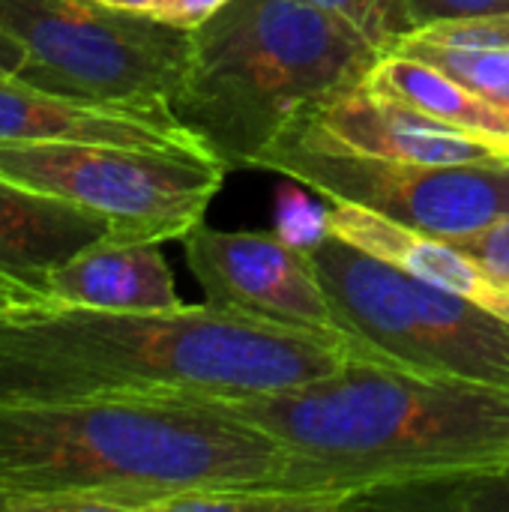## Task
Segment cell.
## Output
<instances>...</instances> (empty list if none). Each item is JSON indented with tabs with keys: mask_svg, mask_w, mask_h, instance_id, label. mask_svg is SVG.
<instances>
[{
	"mask_svg": "<svg viewBox=\"0 0 509 512\" xmlns=\"http://www.w3.org/2000/svg\"><path fill=\"white\" fill-rule=\"evenodd\" d=\"M357 354L378 357L348 333L279 327L207 300L102 312L21 297L0 312V399H249L327 378Z\"/></svg>",
	"mask_w": 509,
	"mask_h": 512,
	"instance_id": "cell-1",
	"label": "cell"
},
{
	"mask_svg": "<svg viewBox=\"0 0 509 512\" xmlns=\"http://www.w3.org/2000/svg\"><path fill=\"white\" fill-rule=\"evenodd\" d=\"M210 402L273 435L291 453L288 486L330 510L509 471V390L426 378L372 354L282 393Z\"/></svg>",
	"mask_w": 509,
	"mask_h": 512,
	"instance_id": "cell-2",
	"label": "cell"
},
{
	"mask_svg": "<svg viewBox=\"0 0 509 512\" xmlns=\"http://www.w3.org/2000/svg\"><path fill=\"white\" fill-rule=\"evenodd\" d=\"M288 468L273 435L210 399H0V489L15 512H165L195 489L288 486Z\"/></svg>",
	"mask_w": 509,
	"mask_h": 512,
	"instance_id": "cell-3",
	"label": "cell"
},
{
	"mask_svg": "<svg viewBox=\"0 0 509 512\" xmlns=\"http://www.w3.org/2000/svg\"><path fill=\"white\" fill-rule=\"evenodd\" d=\"M378 51L309 0H228L192 30L174 117L225 168H258L285 126L363 81Z\"/></svg>",
	"mask_w": 509,
	"mask_h": 512,
	"instance_id": "cell-4",
	"label": "cell"
},
{
	"mask_svg": "<svg viewBox=\"0 0 509 512\" xmlns=\"http://www.w3.org/2000/svg\"><path fill=\"white\" fill-rule=\"evenodd\" d=\"M339 327L384 363L426 378L509 390V321L441 291L330 231L303 246Z\"/></svg>",
	"mask_w": 509,
	"mask_h": 512,
	"instance_id": "cell-5",
	"label": "cell"
},
{
	"mask_svg": "<svg viewBox=\"0 0 509 512\" xmlns=\"http://www.w3.org/2000/svg\"><path fill=\"white\" fill-rule=\"evenodd\" d=\"M0 27L24 51L18 78L141 111H171L192 42V30L99 0H0Z\"/></svg>",
	"mask_w": 509,
	"mask_h": 512,
	"instance_id": "cell-6",
	"label": "cell"
},
{
	"mask_svg": "<svg viewBox=\"0 0 509 512\" xmlns=\"http://www.w3.org/2000/svg\"><path fill=\"white\" fill-rule=\"evenodd\" d=\"M0 174L99 213L114 240H183L225 183L219 162L75 141H0Z\"/></svg>",
	"mask_w": 509,
	"mask_h": 512,
	"instance_id": "cell-7",
	"label": "cell"
},
{
	"mask_svg": "<svg viewBox=\"0 0 509 512\" xmlns=\"http://www.w3.org/2000/svg\"><path fill=\"white\" fill-rule=\"evenodd\" d=\"M258 168L276 171L330 204H351L441 237L474 234L509 216V159L393 162L276 138Z\"/></svg>",
	"mask_w": 509,
	"mask_h": 512,
	"instance_id": "cell-8",
	"label": "cell"
},
{
	"mask_svg": "<svg viewBox=\"0 0 509 512\" xmlns=\"http://www.w3.org/2000/svg\"><path fill=\"white\" fill-rule=\"evenodd\" d=\"M183 252L210 306L279 327L345 333L309 252L288 237L198 222L183 237Z\"/></svg>",
	"mask_w": 509,
	"mask_h": 512,
	"instance_id": "cell-9",
	"label": "cell"
},
{
	"mask_svg": "<svg viewBox=\"0 0 509 512\" xmlns=\"http://www.w3.org/2000/svg\"><path fill=\"white\" fill-rule=\"evenodd\" d=\"M279 138L393 162L462 165L507 159L486 141H477L378 93L366 78L312 102L285 126Z\"/></svg>",
	"mask_w": 509,
	"mask_h": 512,
	"instance_id": "cell-10",
	"label": "cell"
},
{
	"mask_svg": "<svg viewBox=\"0 0 509 512\" xmlns=\"http://www.w3.org/2000/svg\"><path fill=\"white\" fill-rule=\"evenodd\" d=\"M0 141H75L168 150L216 162L171 111H141L63 96L18 75H0Z\"/></svg>",
	"mask_w": 509,
	"mask_h": 512,
	"instance_id": "cell-11",
	"label": "cell"
},
{
	"mask_svg": "<svg viewBox=\"0 0 509 512\" xmlns=\"http://www.w3.org/2000/svg\"><path fill=\"white\" fill-rule=\"evenodd\" d=\"M111 237L108 219L0 174V279L45 297L57 267Z\"/></svg>",
	"mask_w": 509,
	"mask_h": 512,
	"instance_id": "cell-12",
	"label": "cell"
},
{
	"mask_svg": "<svg viewBox=\"0 0 509 512\" xmlns=\"http://www.w3.org/2000/svg\"><path fill=\"white\" fill-rule=\"evenodd\" d=\"M327 231L381 261L402 267L405 273L459 294L465 300L480 303L483 309L509 321V282L495 276L486 264L474 255L459 249L453 240L441 234H426L378 213L351 207V204H330L324 210Z\"/></svg>",
	"mask_w": 509,
	"mask_h": 512,
	"instance_id": "cell-13",
	"label": "cell"
},
{
	"mask_svg": "<svg viewBox=\"0 0 509 512\" xmlns=\"http://www.w3.org/2000/svg\"><path fill=\"white\" fill-rule=\"evenodd\" d=\"M159 246L105 237L57 267L45 297L102 312L174 309L183 300Z\"/></svg>",
	"mask_w": 509,
	"mask_h": 512,
	"instance_id": "cell-14",
	"label": "cell"
},
{
	"mask_svg": "<svg viewBox=\"0 0 509 512\" xmlns=\"http://www.w3.org/2000/svg\"><path fill=\"white\" fill-rule=\"evenodd\" d=\"M366 81L378 93H384L432 120H441L477 141H486L489 147H495L501 156L509 159L507 111L498 108L495 102H489L486 96L474 93L471 87H465L444 69H438L420 57L390 51V54L378 57V63L372 66Z\"/></svg>",
	"mask_w": 509,
	"mask_h": 512,
	"instance_id": "cell-15",
	"label": "cell"
},
{
	"mask_svg": "<svg viewBox=\"0 0 509 512\" xmlns=\"http://www.w3.org/2000/svg\"><path fill=\"white\" fill-rule=\"evenodd\" d=\"M393 51L420 57L509 114V48H441L405 36Z\"/></svg>",
	"mask_w": 509,
	"mask_h": 512,
	"instance_id": "cell-16",
	"label": "cell"
},
{
	"mask_svg": "<svg viewBox=\"0 0 509 512\" xmlns=\"http://www.w3.org/2000/svg\"><path fill=\"white\" fill-rule=\"evenodd\" d=\"M336 18L342 27L369 42L378 54H390L408 33H414V15L408 0H309Z\"/></svg>",
	"mask_w": 509,
	"mask_h": 512,
	"instance_id": "cell-17",
	"label": "cell"
},
{
	"mask_svg": "<svg viewBox=\"0 0 509 512\" xmlns=\"http://www.w3.org/2000/svg\"><path fill=\"white\" fill-rule=\"evenodd\" d=\"M408 36L429 42V45H441V48H509V12L435 21V24L417 27Z\"/></svg>",
	"mask_w": 509,
	"mask_h": 512,
	"instance_id": "cell-18",
	"label": "cell"
},
{
	"mask_svg": "<svg viewBox=\"0 0 509 512\" xmlns=\"http://www.w3.org/2000/svg\"><path fill=\"white\" fill-rule=\"evenodd\" d=\"M453 240L459 249H465L468 255H474L480 264H486L495 276L507 279L509 282V216L489 225V228H480L474 234H462V237H447Z\"/></svg>",
	"mask_w": 509,
	"mask_h": 512,
	"instance_id": "cell-19",
	"label": "cell"
},
{
	"mask_svg": "<svg viewBox=\"0 0 509 512\" xmlns=\"http://www.w3.org/2000/svg\"><path fill=\"white\" fill-rule=\"evenodd\" d=\"M414 27L471 15H507L509 0H408Z\"/></svg>",
	"mask_w": 509,
	"mask_h": 512,
	"instance_id": "cell-20",
	"label": "cell"
},
{
	"mask_svg": "<svg viewBox=\"0 0 509 512\" xmlns=\"http://www.w3.org/2000/svg\"><path fill=\"white\" fill-rule=\"evenodd\" d=\"M228 0H156L153 18L174 24L180 30H195L210 21Z\"/></svg>",
	"mask_w": 509,
	"mask_h": 512,
	"instance_id": "cell-21",
	"label": "cell"
},
{
	"mask_svg": "<svg viewBox=\"0 0 509 512\" xmlns=\"http://www.w3.org/2000/svg\"><path fill=\"white\" fill-rule=\"evenodd\" d=\"M21 63H24L21 45L0 27V75H18Z\"/></svg>",
	"mask_w": 509,
	"mask_h": 512,
	"instance_id": "cell-22",
	"label": "cell"
},
{
	"mask_svg": "<svg viewBox=\"0 0 509 512\" xmlns=\"http://www.w3.org/2000/svg\"><path fill=\"white\" fill-rule=\"evenodd\" d=\"M111 9H123V12H138V15H153L156 0H99Z\"/></svg>",
	"mask_w": 509,
	"mask_h": 512,
	"instance_id": "cell-23",
	"label": "cell"
},
{
	"mask_svg": "<svg viewBox=\"0 0 509 512\" xmlns=\"http://www.w3.org/2000/svg\"><path fill=\"white\" fill-rule=\"evenodd\" d=\"M21 297H30V294H24L21 288H15V285H9V282H3V279H0V312H3L9 303L21 300Z\"/></svg>",
	"mask_w": 509,
	"mask_h": 512,
	"instance_id": "cell-24",
	"label": "cell"
},
{
	"mask_svg": "<svg viewBox=\"0 0 509 512\" xmlns=\"http://www.w3.org/2000/svg\"><path fill=\"white\" fill-rule=\"evenodd\" d=\"M0 512H15V501L6 489H0Z\"/></svg>",
	"mask_w": 509,
	"mask_h": 512,
	"instance_id": "cell-25",
	"label": "cell"
}]
</instances>
